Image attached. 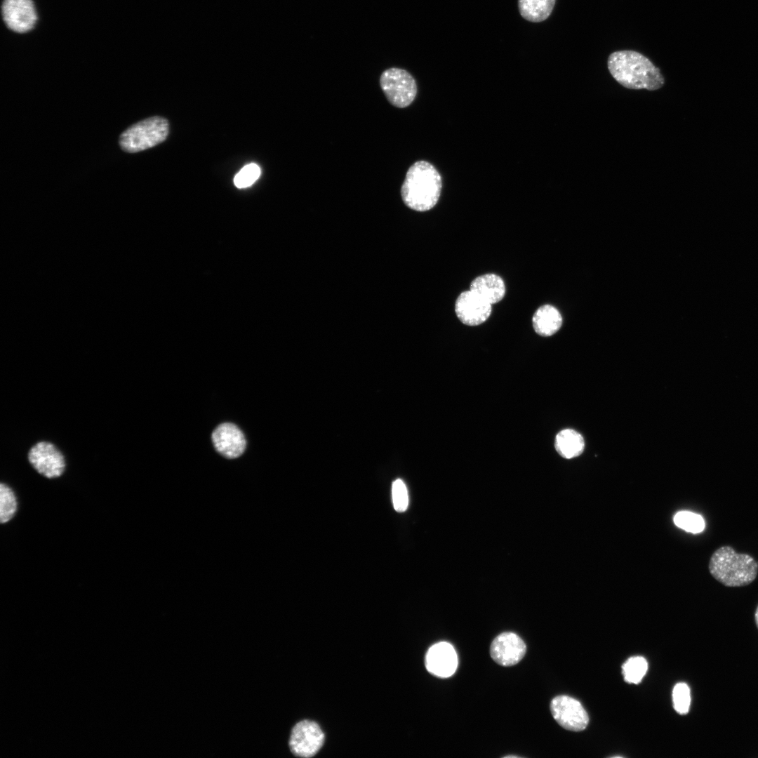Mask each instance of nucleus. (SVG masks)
I'll list each match as a JSON object with an SVG mask.
<instances>
[{
	"mask_svg": "<svg viewBox=\"0 0 758 758\" xmlns=\"http://www.w3.org/2000/svg\"><path fill=\"white\" fill-rule=\"evenodd\" d=\"M607 65L612 77L627 88L655 91L665 83L660 69L646 56L634 51L612 53L609 56Z\"/></svg>",
	"mask_w": 758,
	"mask_h": 758,
	"instance_id": "f257e3e1",
	"label": "nucleus"
},
{
	"mask_svg": "<svg viewBox=\"0 0 758 758\" xmlns=\"http://www.w3.org/2000/svg\"><path fill=\"white\" fill-rule=\"evenodd\" d=\"M441 187V177L435 167L426 161H418L406 172L401 196L406 206L425 212L437 204Z\"/></svg>",
	"mask_w": 758,
	"mask_h": 758,
	"instance_id": "f03ea898",
	"label": "nucleus"
},
{
	"mask_svg": "<svg viewBox=\"0 0 758 758\" xmlns=\"http://www.w3.org/2000/svg\"><path fill=\"white\" fill-rule=\"evenodd\" d=\"M712 576L726 587H743L752 583L758 573V564L750 555L737 553L730 546H722L712 554L709 562Z\"/></svg>",
	"mask_w": 758,
	"mask_h": 758,
	"instance_id": "7ed1b4c3",
	"label": "nucleus"
},
{
	"mask_svg": "<svg viewBox=\"0 0 758 758\" xmlns=\"http://www.w3.org/2000/svg\"><path fill=\"white\" fill-rule=\"evenodd\" d=\"M169 131L168 121L153 117L139 121L121 133L119 145L127 152H137L164 142Z\"/></svg>",
	"mask_w": 758,
	"mask_h": 758,
	"instance_id": "20e7f679",
	"label": "nucleus"
},
{
	"mask_svg": "<svg viewBox=\"0 0 758 758\" xmlns=\"http://www.w3.org/2000/svg\"><path fill=\"white\" fill-rule=\"evenodd\" d=\"M380 85L390 103L399 108L410 105L417 94L415 79L401 68L391 67L385 70L380 75Z\"/></svg>",
	"mask_w": 758,
	"mask_h": 758,
	"instance_id": "39448f33",
	"label": "nucleus"
},
{
	"mask_svg": "<svg viewBox=\"0 0 758 758\" xmlns=\"http://www.w3.org/2000/svg\"><path fill=\"white\" fill-rule=\"evenodd\" d=\"M0 15L5 27L19 34L32 32L39 20L34 0H2Z\"/></svg>",
	"mask_w": 758,
	"mask_h": 758,
	"instance_id": "423d86ee",
	"label": "nucleus"
},
{
	"mask_svg": "<svg viewBox=\"0 0 758 758\" xmlns=\"http://www.w3.org/2000/svg\"><path fill=\"white\" fill-rule=\"evenodd\" d=\"M28 460L38 473L48 479L61 476L66 466L61 451L53 444L46 441L37 442L30 448Z\"/></svg>",
	"mask_w": 758,
	"mask_h": 758,
	"instance_id": "0eeeda50",
	"label": "nucleus"
},
{
	"mask_svg": "<svg viewBox=\"0 0 758 758\" xmlns=\"http://www.w3.org/2000/svg\"><path fill=\"white\" fill-rule=\"evenodd\" d=\"M550 710L555 721L569 731H582L589 722L587 713L581 703L568 696L554 698L550 704Z\"/></svg>",
	"mask_w": 758,
	"mask_h": 758,
	"instance_id": "6e6552de",
	"label": "nucleus"
},
{
	"mask_svg": "<svg viewBox=\"0 0 758 758\" xmlns=\"http://www.w3.org/2000/svg\"><path fill=\"white\" fill-rule=\"evenodd\" d=\"M324 742V734L319 726L314 722L305 720L293 727L289 747L296 756L310 757L320 750Z\"/></svg>",
	"mask_w": 758,
	"mask_h": 758,
	"instance_id": "1a4fd4ad",
	"label": "nucleus"
},
{
	"mask_svg": "<svg viewBox=\"0 0 758 758\" xmlns=\"http://www.w3.org/2000/svg\"><path fill=\"white\" fill-rule=\"evenodd\" d=\"M458 319L467 326H478L485 322L492 312V305L471 290L462 292L455 302Z\"/></svg>",
	"mask_w": 758,
	"mask_h": 758,
	"instance_id": "9d476101",
	"label": "nucleus"
},
{
	"mask_svg": "<svg viewBox=\"0 0 758 758\" xmlns=\"http://www.w3.org/2000/svg\"><path fill=\"white\" fill-rule=\"evenodd\" d=\"M526 646L524 641L513 632H503L492 641L490 654L492 659L502 666H512L524 656Z\"/></svg>",
	"mask_w": 758,
	"mask_h": 758,
	"instance_id": "9b49d317",
	"label": "nucleus"
},
{
	"mask_svg": "<svg viewBox=\"0 0 758 758\" xmlns=\"http://www.w3.org/2000/svg\"><path fill=\"white\" fill-rule=\"evenodd\" d=\"M425 666L429 672L437 677H451L458 666V657L453 646L446 641L432 646L426 654Z\"/></svg>",
	"mask_w": 758,
	"mask_h": 758,
	"instance_id": "f8f14e48",
	"label": "nucleus"
},
{
	"mask_svg": "<svg viewBox=\"0 0 758 758\" xmlns=\"http://www.w3.org/2000/svg\"><path fill=\"white\" fill-rule=\"evenodd\" d=\"M212 440L216 450L227 458L240 456L246 448L244 434L234 424L222 423L212 434Z\"/></svg>",
	"mask_w": 758,
	"mask_h": 758,
	"instance_id": "ddd939ff",
	"label": "nucleus"
},
{
	"mask_svg": "<svg viewBox=\"0 0 758 758\" xmlns=\"http://www.w3.org/2000/svg\"><path fill=\"white\" fill-rule=\"evenodd\" d=\"M470 290L493 305L503 299L506 287L501 277L493 273H487L474 279L470 283Z\"/></svg>",
	"mask_w": 758,
	"mask_h": 758,
	"instance_id": "4468645a",
	"label": "nucleus"
},
{
	"mask_svg": "<svg viewBox=\"0 0 758 758\" xmlns=\"http://www.w3.org/2000/svg\"><path fill=\"white\" fill-rule=\"evenodd\" d=\"M532 324L537 334L548 337L559 330L562 324V317L555 307L546 304L536 310L532 317Z\"/></svg>",
	"mask_w": 758,
	"mask_h": 758,
	"instance_id": "2eb2a0df",
	"label": "nucleus"
},
{
	"mask_svg": "<svg viewBox=\"0 0 758 758\" xmlns=\"http://www.w3.org/2000/svg\"><path fill=\"white\" fill-rule=\"evenodd\" d=\"M554 446L561 457L571 459L583 452L585 441L582 435L576 430L565 429L557 434Z\"/></svg>",
	"mask_w": 758,
	"mask_h": 758,
	"instance_id": "dca6fc26",
	"label": "nucleus"
},
{
	"mask_svg": "<svg viewBox=\"0 0 758 758\" xmlns=\"http://www.w3.org/2000/svg\"><path fill=\"white\" fill-rule=\"evenodd\" d=\"M556 0H518L520 15L525 20L539 22L552 13Z\"/></svg>",
	"mask_w": 758,
	"mask_h": 758,
	"instance_id": "f3484780",
	"label": "nucleus"
},
{
	"mask_svg": "<svg viewBox=\"0 0 758 758\" xmlns=\"http://www.w3.org/2000/svg\"><path fill=\"white\" fill-rule=\"evenodd\" d=\"M18 509L17 497L13 490L6 484L0 485V521L6 524L15 516Z\"/></svg>",
	"mask_w": 758,
	"mask_h": 758,
	"instance_id": "a211bd4d",
	"label": "nucleus"
},
{
	"mask_svg": "<svg viewBox=\"0 0 758 758\" xmlns=\"http://www.w3.org/2000/svg\"><path fill=\"white\" fill-rule=\"evenodd\" d=\"M648 663L641 656H633L628 658L623 665V674L625 681L630 684H639L646 673Z\"/></svg>",
	"mask_w": 758,
	"mask_h": 758,
	"instance_id": "6ab92c4d",
	"label": "nucleus"
},
{
	"mask_svg": "<svg viewBox=\"0 0 758 758\" xmlns=\"http://www.w3.org/2000/svg\"><path fill=\"white\" fill-rule=\"evenodd\" d=\"M673 521L677 527L692 533H700L705 528L702 516L689 511L678 512L674 516Z\"/></svg>",
	"mask_w": 758,
	"mask_h": 758,
	"instance_id": "aec40b11",
	"label": "nucleus"
},
{
	"mask_svg": "<svg viewBox=\"0 0 758 758\" xmlns=\"http://www.w3.org/2000/svg\"><path fill=\"white\" fill-rule=\"evenodd\" d=\"M674 710L680 714H686L691 704V692L689 686L684 682L677 684L672 691Z\"/></svg>",
	"mask_w": 758,
	"mask_h": 758,
	"instance_id": "412c9836",
	"label": "nucleus"
},
{
	"mask_svg": "<svg viewBox=\"0 0 758 758\" xmlns=\"http://www.w3.org/2000/svg\"><path fill=\"white\" fill-rule=\"evenodd\" d=\"M260 168L256 164L251 163L244 166L234 178L238 188H245L253 185L260 175Z\"/></svg>",
	"mask_w": 758,
	"mask_h": 758,
	"instance_id": "4be33fe9",
	"label": "nucleus"
},
{
	"mask_svg": "<svg viewBox=\"0 0 758 758\" xmlns=\"http://www.w3.org/2000/svg\"><path fill=\"white\" fill-rule=\"evenodd\" d=\"M392 498L394 508L397 512H404L408 505V495L404 482L397 479L392 483Z\"/></svg>",
	"mask_w": 758,
	"mask_h": 758,
	"instance_id": "5701e85b",
	"label": "nucleus"
},
{
	"mask_svg": "<svg viewBox=\"0 0 758 758\" xmlns=\"http://www.w3.org/2000/svg\"><path fill=\"white\" fill-rule=\"evenodd\" d=\"M755 621H756L757 625L758 627V606H757V608L756 609V611H755Z\"/></svg>",
	"mask_w": 758,
	"mask_h": 758,
	"instance_id": "b1692460",
	"label": "nucleus"
}]
</instances>
